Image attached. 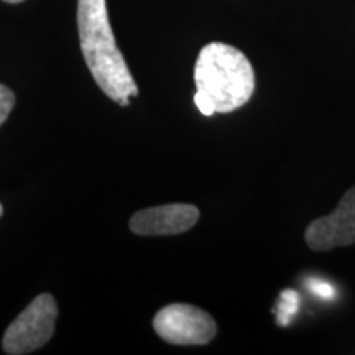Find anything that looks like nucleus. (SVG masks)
I'll return each mask as SVG.
<instances>
[{"mask_svg":"<svg viewBox=\"0 0 355 355\" xmlns=\"http://www.w3.org/2000/svg\"><path fill=\"white\" fill-rule=\"evenodd\" d=\"M78 32L84 61L97 86L127 107L130 97L139 96V87L115 43L105 0H78Z\"/></svg>","mask_w":355,"mask_h":355,"instance_id":"obj_1","label":"nucleus"},{"mask_svg":"<svg viewBox=\"0 0 355 355\" xmlns=\"http://www.w3.org/2000/svg\"><path fill=\"white\" fill-rule=\"evenodd\" d=\"M298 306H300L298 293L293 290H286L282 293V300H279L278 311H277V319L279 326H286V324H290L291 318L295 316L296 311H298Z\"/></svg>","mask_w":355,"mask_h":355,"instance_id":"obj_7","label":"nucleus"},{"mask_svg":"<svg viewBox=\"0 0 355 355\" xmlns=\"http://www.w3.org/2000/svg\"><path fill=\"white\" fill-rule=\"evenodd\" d=\"M2 214H3V207H2V204H0V217H2Z\"/></svg>","mask_w":355,"mask_h":355,"instance_id":"obj_11","label":"nucleus"},{"mask_svg":"<svg viewBox=\"0 0 355 355\" xmlns=\"http://www.w3.org/2000/svg\"><path fill=\"white\" fill-rule=\"evenodd\" d=\"M304 239L314 252H327L355 243V186L344 194L329 216L311 222Z\"/></svg>","mask_w":355,"mask_h":355,"instance_id":"obj_5","label":"nucleus"},{"mask_svg":"<svg viewBox=\"0 0 355 355\" xmlns=\"http://www.w3.org/2000/svg\"><path fill=\"white\" fill-rule=\"evenodd\" d=\"M313 290L316 291L321 298H332V296H334V288L327 285V283H316V285L313 286Z\"/></svg>","mask_w":355,"mask_h":355,"instance_id":"obj_9","label":"nucleus"},{"mask_svg":"<svg viewBox=\"0 0 355 355\" xmlns=\"http://www.w3.org/2000/svg\"><path fill=\"white\" fill-rule=\"evenodd\" d=\"M56 319L58 304L55 298L48 293L37 296L8 326L2 343L3 352L24 355L43 347L55 332Z\"/></svg>","mask_w":355,"mask_h":355,"instance_id":"obj_3","label":"nucleus"},{"mask_svg":"<svg viewBox=\"0 0 355 355\" xmlns=\"http://www.w3.org/2000/svg\"><path fill=\"white\" fill-rule=\"evenodd\" d=\"M199 209L193 204H166L132 216L130 230L137 235H176L196 224Z\"/></svg>","mask_w":355,"mask_h":355,"instance_id":"obj_6","label":"nucleus"},{"mask_svg":"<svg viewBox=\"0 0 355 355\" xmlns=\"http://www.w3.org/2000/svg\"><path fill=\"white\" fill-rule=\"evenodd\" d=\"M2 2H6V3H20V2H24V0H2Z\"/></svg>","mask_w":355,"mask_h":355,"instance_id":"obj_10","label":"nucleus"},{"mask_svg":"<svg viewBox=\"0 0 355 355\" xmlns=\"http://www.w3.org/2000/svg\"><path fill=\"white\" fill-rule=\"evenodd\" d=\"M15 107V94L3 84H0V125L7 121Z\"/></svg>","mask_w":355,"mask_h":355,"instance_id":"obj_8","label":"nucleus"},{"mask_svg":"<svg viewBox=\"0 0 355 355\" xmlns=\"http://www.w3.org/2000/svg\"><path fill=\"white\" fill-rule=\"evenodd\" d=\"M194 104L202 115L229 114L250 101L255 73L241 50L225 43H209L199 51L194 66Z\"/></svg>","mask_w":355,"mask_h":355,"instance_id":"obj_2","label":"nucleus"},{"mask_svg":"<svg viewBox=\"0 0 355 355\" xmlns=\"http://www.w3.org/2000/svg\"><path fill=\"white\" fill-rule=\"evenodd\" d=\"M153 329L163 340L176 345H206L217 334L211 314L191 304H168L153 319Z\"/></svg>","mask_w":355,"mask_h":355,"instance_id":"obj_4","label":"nucleus"}]
</instances>
